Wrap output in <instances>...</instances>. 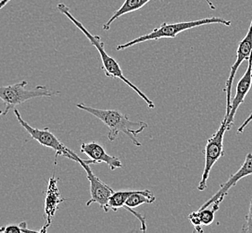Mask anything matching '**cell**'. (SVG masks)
I'll return each instance as SVG.
<instances>
[{
	"label": "cell",
	"mask_w": 252,
	"mask_h": 233,
	"mask_svg": "<svg viewBox=\"0 0 252 233\" xmlns=\"http://www.w3.org/2000/svg\"><path fill=\"white\" fill-rule=\"evenodd\" d=\"M151 0H125L121 7L118 10L115 11V13L112 15V16L108 20L106 24L102 26V29L104 30H110L111 24L114 21L117 20L118 18H120L122 15H126V14H129L132 12L141 9L142 7H144ZM206 2L212 10H216L217 7L213 4L211 0H206Z\"/></svg>",
	"instance_id": "obj_14"
},
{
	"label": "cell",
	"mask_w": 252,
	"mask_h": 233,
	"mask_svg": "<svg viewBox=\"0 0 252 233\" xmlns=\"http://www.w3.org/2000/svg\"><path fill=\"white\" fill-rule=\"evenodd\" d=\"M0 233H36L35 231H32L28 228L26 222H22L18 224H9L3 227H0Z\"/></svg>",
	"instance_id": "obj_17"
},
{
	"label": "cell",
	"mask_w": 252,
	"mask_h": 233,
	"mask_svg": "<svg viewBox=\"0 0 252 233\" xmlns=\"http://www.w3.org/2000/svg\"><path fill=\"white\" fill-rule=\"evenodd\" d=\"M4 115V111H0V116Z\"/></svg>",
	"instance_id": "obj_20"
},
{
	"label": "cell",
	"mask_w": 252,
	"mask_h": 233,
	"mask_svg": "<svg viewBox=\"0 0 252 233\" xmlns=\"http://www.w3.org/2000/svg\"><path fill=\"white\" fill-rule=\"evenodd\" d=\"M227 117L221 122V126L217 129V131L207 140V146L205 147V166L202 173L201 180L197 186L199 191H204L207 188V179L209 177L211 170L214 165L218 162L220 158L224 155L223 151V137L227 131Z\"/></svg>",
	"instance_id": "obj_5"
},
{
	"label": "cell",
	"mask_w": 252,
	"mask_h": 233,
	"mask_svg": "<svg viewBox=\"0 0 252 233\" xmlns=\"http://www.w3.org/2000/svg\"><path fill=\"white\" fill-rule=\"evenodd\" d=\"M222 202L220 201H216L207 208L203 209H198L197 212L189 214L188 218L190 221V223L193 224L195 232L197 233H203V226H209L211 225L214 221H215V214L217 211L219 210V205Z\"/></svg>",
	"instance_id": "obj_13"
},
{
	"label": "cell",
	"mask_w": 252,
	"mask_h": 233,
	"mask_svg": "<svg viewBox=\"0 0 252 233\" xmlns=\"http://www.w3.org/2000/svg\"><path fill=\"white\" fill-rule=\"evenodd\" d=\"M252 53V19L251 22L250 27L248 29L247 34L242 39V41L239 42L238 45L237 52H236V60L233 63L229 76L227 78L225 83V97H226V110H225V116L228 117L229 113L231 111V105H232V89L233 86V81L236 76L238 68L242 65V62L245 60H249L251 54Z\"/></svg>",
	"instance_id": "obj_8"
},
{
	"label": "cell",
	"mask_w": 252,
	"mask_h": 233,
	"mask_svg": "<svg viewBox=\"0 0 252 233\" xmlns=\"http://www.w3.org/2000/svg\"><path fill=\"white\" fill-rule=\"evenodd\" d=\"M242 233H252V197L250 204V208L247 215L245 216V222L242 225Z\"/></svg>",
	"instance_id": "obj_18"
},
{
	"label": "cell",
	"mask_w": 252,
	"mask_h": 233,
	"mask_svg": "<svg viewBox=\"0 0 252 233\" xmlns=\"http://www.w3.org/2000/svg\"><path fill=\"white\" fill-rule=\"evenodd\" d=\"M252 174V153H248L247 156L245 158V161L242 163V167L238 170L234 174H232L229 179L226 182L223 183L221 185V188L217 191L212 198L209 200H207L206 203L202 204L200 209L203 208H207L210 206L214 202L216 201H220L222 202V200L226 197L227 194L229 192V190L234 187L237 184L239 180L242 179L243 177H247Z\"/></svg>",
	"instance_id": "obj_10"
},
{
	"label": "cell",
	"mask_w": 252,
	"mask_h": 233,
	"mask_svg": "<svg viewBox=\"0 0 252 233\" xmlns=\"http://www.w3.org/2000/svg\"><path fill=\"white\" fill-rule=\"evenodd\" d=\"M76 107L84 112L90 113L103 122V124L109 128L108 138L111 142L114 141L120 134H124L130 139L134 146H141V143L137 139V135L148 127L146 122L132 121L126 114H123L116 110L95 109L87 106L85 103H77Z\"/></svg>",
	"instance_id": "obj_1"
},
{
	"label": "cell",
	"mask_w": 252,
	"mask_h": 233,
	"mask_svg": "<svg viewBox=\"0 0 252 233\" xmlns=\"http://www.w3.org/2000/svg\"><path fill=\"white\" fill-rule=\"evenodd\" d=\"M71 155L74 157V162H78L82 168L85 170L87 179L90 182L91 198L86 203V206H90L92 204L97 203L101 208L105 207L111 195L114 192V190L111 187L106 185L105 183L102 182L101 179L92 172L90 165L96 164V162L91 159L88 161L84 160L79 157L76 152H73V151L71 152Z\"/></svg>",
	"instance_id": "obj_6"
},
{
	"label": "cell",
	"mask_w": 252,
	"mask_h": 233,
	"mask_svg": "<svg viewBox=\"0 0 252 233\" xmlns=\"http://www.w3.org/2000/svg\"><path fill=\"white\" fill-rule=\"evenodd\" d=\"M80 152L90 158L96 163H106L111 171L123 167L121 160L107 153L104 148L96 142L83 143L81 145Z\"/></svg>",
	"instance_id": "obj_12"
},
{
	"label": "cell",
	"mask_w": 252,
	"mask_h": 233,
	"mask_svg": "<svg viewBox=\"0 0 252 233\" xmlns=\"http://www.w3.org/2000/svg\"><path fill=\"white\" fill-rule=\"evenodd\" d=\"M252 86V53L248 60L247 70L244 73L242 78L239 80L236 87L234 98L232 100L231 111L227 117V130H230L234 123V116L237 112L238 108L244 102L245 97L247 96Z\"/></svg>",
	"instance_id": "obj_9"
},
{
	"label": "cell",
	"mask_w": 252,
	"mask_h": 233,
	"mask_svg": "<svg viewBox=\"0 0 252 233\" xmlns=\"http://www.w3.org/2000/svg\"><path fill=\"white\" fill-rule=\"evenodd\" d=\"M27 82L22 81L7 87H0V99L5 102V109L4 115L7 114L11 109L16 105L40 97H51L61 94V91L50 90L43 86H38L34 89L27 90Z\"/></svg>",
	"instance_id": "obj_4"
},
{
	"label": "cell",
	"mask_w": 252,
	"mask_h": 233,
	"mask_svg": "<svg viewBox=\"0 0 252 233\" xmlns=\"http://www.w3.org/2000/svg\"><path fill=\"white\" fill-rule=\"evenodd\" d=\"M57 7H58V10L60 11L61 14L66 15V17L78 29H80L81 31L88 38V40L91 42L92 45L95 47L96 50L98 51L100 56H101L102 69H103V71L105 73V76L107 77H109V78H119V79H121V81L124 82L126 86H128L130 88H132V90L136 91V93L139 95V97H141L149 109H155L156 108L155 103L152 102L151 100L146 96L143 91H140L134 84H132L131 82L125 77L123 72H122V69H121V66L119 65V63L113 58H111V56L108 55V53H107L106 51H105V49H104V43L101 41V37L92 34L91 32L84 26V25L81 22L77 20L74 15L71 14L70 9H69V7L67 5L63 4V3H61V4L58 5Z\"/></svg>",
	"instance_id": "obj_2"
},
{
	"label": "cell",
	"mask_w": 252,
	"mask_h": 233,
	"mask_svg": "<svg viewBox=\"0 0 252 233\" xmlns=\"http://www.w3.org/2000/svg\"><path fill=\"white\" fill-rule=\"evenodd\" d=\"M66 199L61 198V192L58 187V179L55 174L50 177L48 188L46 191L45 205H44V212L46 215V224L39 231V233H45L48 232V228L51 225L52 218L54 217L56 212L59 209L60 204L65 202Z\"/></svg>",
	"instance_id": "obj_11"
},
{
	"label": "cell",
	"mask_w": 252,
	"mask_h": 233,
	"mask_svg": "<svg viewBox=\"0 0 252 233\" xmlns=\"http://www.w3.org/2000/svg\"><path fill=\"white\" fill-rule=\"evenodd\" d=\"M156 201V197L154 193H152L150 190L144 189V190H135L133 194L129 196V198L126 199V204H125V209L127 208L138 207L144 204H152Z\"/></svg>",
	"instance_id": "obj_15"
},
{
	"label": "cell",
	"mask_w": 252,
	"mask_h": 233,
	"mask_svg": "<svg viewBox=\"0 0 252 233\" xmlns=\"http://www.w3.org/2000/svg\"><path fill=\"white\" fill-rule=\"evenodd\" d=\"M215 24L231 26L232 22L231 20H226L222 17L213 16V17H207V18H203L199 20L189 21V22H180V23H174V24L163 23L159 27L155 28L151 32H148L147 34L140 36L138 38H136L132 41L126 42L125 44L117 46L116 50L117 51H123L127 48H130L132 46L148 41H158V40L164 39V38L174 39V38H176L178 34H180L181 32H183L185 30H190V29L196 28V27L207 26V25H215Z\"/></svg>",
	"instance_id": "obj_3"
},
{
	"label": "cell",
	"mask_w": 252,
	"mask_h": 233,
	"mask_svg": "<svg viewBox=\"0 0 252 233\" xmlns=\"http://www.w3.org/2000/svg\"><path fill=\"white\" fill-rule=\"evenodd\" d=\"M135 190H126V191H117L113 192L111 198L109 199L106 206L103 208L104 212L108 213L109 211L117 212L119 209L124 208L126 204V199L129 198V196L134 193Z\"/></svg>",
	"instance_id": "obj_16"
},
{
	"label": "cell",
	"mask_w": 252,
	"mask_h": 233,
	"mask_svg": "<svg viewBox=\"0 0 252 233\" xmlns=\"http://www.w3.org/2000/svg\"><path fill=\"white\" fill-rule=\"evenodd\" d=\"M252 121V114L250 116H248V118L245 119V121L243 122L242 124V126H240V127L237 129V133H243L245 127H247L248 125L250 124V122Z\"/></svg>",
	"instance_id": "obj_19"
},
{
	"label": "cell",
	"mask_w": 252,
	"mask_h": 233,
	"mask_svg": "<svg viewBox=\"0 0 252 233\" xmlns=\"http://www.w3.org/2000/svg\"><path fill=\"white\" fill-rule=\"evenodd\" d=\"M15 116L17 118V120L19 122L22 127L26 129V131L29 133L32 139L36 140L37 142L40 143L41 146H43L51 148L52 150H54L56 152L55 161L57 160L58 156H63V157L67 158L69 160L74 161V158L71 155V149L63 145L62 143L57 138V137L50 131V129L48 127L43 128V129H38L30 126L27 122L22 117L20 113L18 112L17 109H14Z\"/></svg>",
	"instance_id": "obj_7"
}]
</instances>
